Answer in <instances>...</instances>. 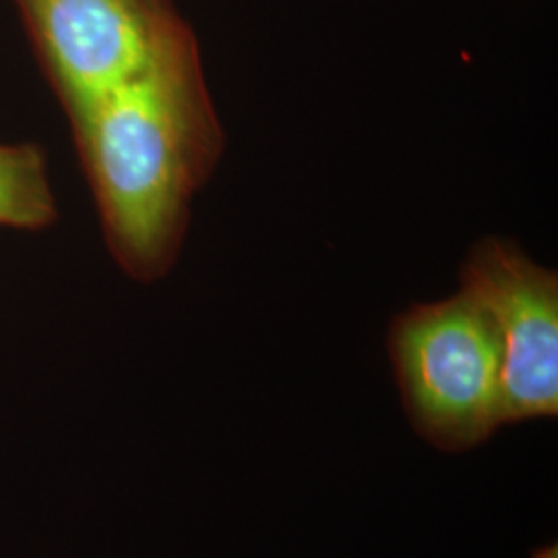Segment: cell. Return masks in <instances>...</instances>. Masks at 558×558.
I'll list each match as a JSON object with an SVG mask.
<instances>
[{
  "label": "cell",
  "instance_id": "3957f363",
  "mask_svg": "<svg viewBox=\"0 0 558 558\" xmlns=\"http://www.w3.org/2000/svg\"><path fill=\"white\" fill-rule=\"evenodd\" d=\"M459 281L499 341L505 426L557 416V274L513 242L486 239L472 246Z\"/></svg>",
  "mask_w": 558,
  "mask_h": 558
},
{
  "label": "cell",
  "instance_id": "5b68a950",
  "mask_svg": "<svg viewBox=\"0 0 558 558\" xmlns=\"http://www.w3.org/2000/svg\"><path fill=\"white\" fill-rule=\"evenodd\" d=\"M54 218V199L40 151L0 145V226L40 228Z\"/></svg>",
  "mask_w": 558,
  "mask_h": 558
},
{
  "label": "cell",
  "instance_id": "277c9868",
  "mask_svg": "<svg viewBox=\"0 0 558 558\" xmlns=\"http://www.w3.org/2000/svg\"><path fill=\"white\" fill-rule=\"evenodd\" d=\"M69 114L193 34L168 0H17Z\"/></svg>",
  "mask_w": 558,
  "mask_h": 558
},
{
  "label": "cell",
  "instance_id": "7a4b0ae2",
  "mask_svg": "<svg viewBox=\"0 0 558 558\" xmlns=\"http://www.w3.org/2000/svg\"><path fill=\"white\" fill-rule=\"evenodd\" d=\"M389 356L405 414L428 445L461 453L505 426L499 341L461 290L401 313Z\"/></svg>",
  "mask_w": 558,
  "mask_h": 558
},
{
  "label": "cell",
  "instance_id": "6da1fadb",
  "mask_svg": "<svg viewBox=\"0 0 558 558\" xmlns=\"http://www.w3.org/2000/svg\"><path fill=\"white\" fill-rule=\"evenodd\" d=\"M71 119L117 259L135 278H158L223 151L195 36Z\"/></svg>",
  "mask_w": 558,
  "mask_h": 558
}]
</instances>
